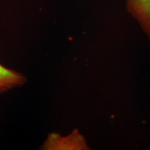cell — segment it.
Here are the masks:
<instances>
[{"instance_id":"cell-1","label":"cell","mask_w":150,"mask_h":150,"mask_svg":"<svg viewBox=\"0 0 150 150\" xmlns=\"http://www.w3.org/2000/svg\"><path fill=\"white\" fill-rule=\"evenodd\" d=\"M44 150H85L88 149L86 141L78 130H74L67 136H61L57 133L49 134L41 146Z\"/></svg>"},{"instance_id":"cell-2","label":"cell","mask_w":150,"mask_h":150,"mask_svg":"<svg viewBox=\"0 0 150 150\" xmlns=\"http://www.w3.org/2000/svg\"><path fill=\"white\" fill-rule=\"evenodd\" d=\"M126 8L150 39V0H126Z\"/></svg>"},{"instance_id":"cell-3","label":"cell","mask_w":150,"mask_h":150,"mask_svg":"<svg viewBox=\"0 0 150 150\" xmlns=\"http://www.w3.org/2000/svg\"><path fill=\"white\" fill-rule=\"evenodd\" d=\"M25 75L0 64V95L16 88L22 87L27 82Z\"/></svg>"}]
</instances>
